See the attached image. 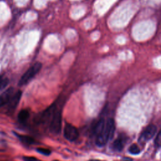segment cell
<instances>
[{"mask_svg":"<svg viewBox=\"0 0 161 161\" xmlns=\"http://www.w3.org/2000/svg\"><path fill=\"white\" fill-rule=\"evenodd\" d=\"M23 159L24 161H40L37 158L34 157H28V156H25L23 157Z\"/></svg>","mask_w":161,"mask_h":161,"instance_id":"16","label":"cell"},{"mask_svg":"<svg viewBox=\"0 0 161 161\" xmlns=\"http://www.w3.org/2000/svg\"><path fill=\"white\" fill-rule=\"evenodd\" d=\"M42 66V65L40 62H36L33 66H32L21 76L18 82V85L21 86L29 83V81H30L40 71Z\"/></svg>","mask_w":161,"mask_h":161,"instance_id":"2","label":"cell"},{"mask_svg":"<svg viewBox=\"0 0 161 161\" xmlns=\"http://www.w3.org/2000/svg\"><path fill=\"white\" fill-rule=\"evenodd\" d=\"M128 152L132 153V154L136 155L138 154V153L140 152V149L137 144H134L130 146L129 149H128Z\"/></svg>","mask_w":161,"mask_h":161,"instance_id":"12","label":"cell"},{"mask_svg":"<svg viewBox=\"0 0 161 161\" xmlns=\"http://www.w3.org/2000/svg\"><path fill=\"white\" fill-rule=\"evenodd\" d=\"M14 95V89L9 88L0 95V107L5 106L10 101Z\"/></svg>","mask_w":161,"mask_h":161,"instance_id":"7","label":"cell"},{"mask_svg":"<svg viewBox=\"0 0 161 161\" xmlns=\"http://www.w3.org/2000/svg\"><path fill=\"white\" fill-rule=\"evenodd\" d=\"M62 125V116L61 112L59 110H54L51 116V120L50 121V130L53 134L57 135L61 130Z\"/></svg>","mask_w":161,"mask_h":161,"instance_id":"3","label":"cell"},{"mask_svg":"<svg viewBox=\"0 0 161 161\" xmlns=\"http://www.w3.org/2000/svg\"><path fill=\"white\" fill-rule=\"evenodd\" d=\"M21 95H22V92L18 91L11 98L10 101L8 103V112L9 113H12L15 112L17 106L19 104Z\"/></svg>","mask_w":161,"mask_h":161,"instance_id":"6","label":"cell"},{"mask_svg":"<svg viewBox=\"0 0 161 161\" xmlns=\"http://www.w3.org/2000/svg\"><path fill=\"white\" fill-rule=\"evenodd\" d=\"M37 151L38 153H41V154L44 155V156H46L51 155V152L50 150H49L47 149H44V148H37Z\"/></svg>","mask_w":161,"mask_h":161,"instance_id":"14","label":"cell"},{"mask_svg":"<svg viewBox=\"0 0 161 161\" xmlns=\"http://www.w3.org/2000/svg\"><path fill=\"white\" fill-rule=\"evenodd\" d=\"M30 116V113L27 110H21L18 115V119L21 123L26 122Z\"/></svg>","mask_w":161,"mask_h":161,"instance_id":"11","label":"cell"},{"mask_svg":"<svg viewBox=\"0 0 161 161\" xmlns=\"http://www.w3.org/2000/svg\"><path fill=\"white\" fill-rule=\"evenodd\" d=\"M89 161H100V160H90Z\"/></svg>","mask_w":161,"mask_h":161,"instance_id":"18","label":"cell"},{"mask_svg":"<svg viewBox=\"0 0 161 161\" xmlns=\"http://www.w3.org/2000/svg\"><path fill=\"white\" fill-rule=\"evenodd\" d=\"M123 161H133L131 158H129V157H125V158L123 159Z\"/></svg>","mask_w":161,"mask_h":161,"instance_id":"17","label":"cell"},{"mask_svg":"<svg viewBox=\"0 0 161 161\" xmlns=\"http://www.w3.org/2000/svg\"><path fill=\"white\" fill-rule=\"evenodd\" d=\"M55 161H57V160H55Z\"/></svg>","mask_w":161,"mask_h":161,"instance_id":"19","label":"cell"},{"mask_svg":"<svg viewBox=\"0 0 161 161\" xmlns=\"http://www.w3.org/2000/svg\"><path fill=\"white\" fill-rule=\"evenodd\" d=\"M15 134L16 135V137L18 138L19 140L21 142L23 143V144H28V145H32L35 143L34 139L31 137H29V136L20 135V134H18L16 133H15Z\"/></svg>","mask_w":161,"mask_h":161,"instance_id":"10","label":"cell"},{"mask_svg":"<svg viewBox=\"0 0 161 161\" xmlns=\"http://www.w3.org/2000/svg\"><path fill=\"white\" fill-rule=\"evenodd\" d=\"M106 121L104 119H100L97 123H96L95 127L94 128V134L97 136L100 134L102 133V132L104 130L105 126Z\"/></svg>","mask_w":161,"mask_h":161,"instance_id":"9","label":"cell"},{"mask_svg":"<svg viewBox=\"0 0 161 161\" xmlns=\"http://www.w3.org/2000/svg\"><path fill=\"white\" fill-rule=\"evenodd\" d=\"M9 83V80L8 78L0 77V91L2 90L7 86V85Z\"/></svg>","mask_w":161,"mask_h":161,"instance_id":"13","label":"cell"},{"mask_svg":"<svg viewBox=\"0 0 161 161\" xmlns=\"http://www.w3.org/2000/svg\"><path fill=\"white\" fill-rule=\"evenodd\" d=\"M161 144V132L160 131L159 132V133L157 134L156 140H155V145L157 147H159Z\"/></svg>","mask_w":161,"mask_h":161,"instance_id":"15","label":"cell"},{"mask_svg":"<svg viewBox=\"0 0 161 161\" xmlns=\"http://www.w3.org/2000/svg\"><path fill=\"white\" fill-rule=\"evenodd\" d=\"M125 140L123 138L119 137L114 140L112 144V148L114 151L120 152L123 150L125 145Z\"/></svg>","mask_w":161,"mask_h":161,"instance_id":"8","label":"cell"},{"mask_svg":"<svg viewBox=\"0 0 161 161\" xmlns=\"http://www.w3.org/2000/svg\"><path fill=\"white\" fill-rule=\"evenodd\" d=\"M64 137L67 140L70 142H73L76 140L79 136V133L77 129V128L73 126V125L67 123L64 128Z\"/></svg>","mask_w":161,"mask_h":161,"instance_id":"4","label":"cell"},{"mask_svg":"<svg viewBox=\"0 0 161 161\" xmlns=\"http://www.w3.org/2000/svg\"><path fill=\"white\" fill-rule=\"evenodd\" d=\"M157 132V127L155 125H150L147 127L142 132L140 137H139V142L145 143L151 140L154 137Z\"/></svg>","mask_w":161,"mask_h":161,"instance_id":"5","label":"cell"},{"mask_svg":"<svg viewBox=\"0 0 161 161\" xmlns=\"http://www.w3.org/2000/svg\"><path fill=\"white\" fill-rule=\"evenodd\" d=\"M115 131V123L113 119H108L106 121L104 130L101 134L96 136V144L101 147L105 145L110 139L113 137Z\"/></svg>","mask_w":161,"mask_h":161,"instance_id":"1","label":"cell"}]
</instances>
